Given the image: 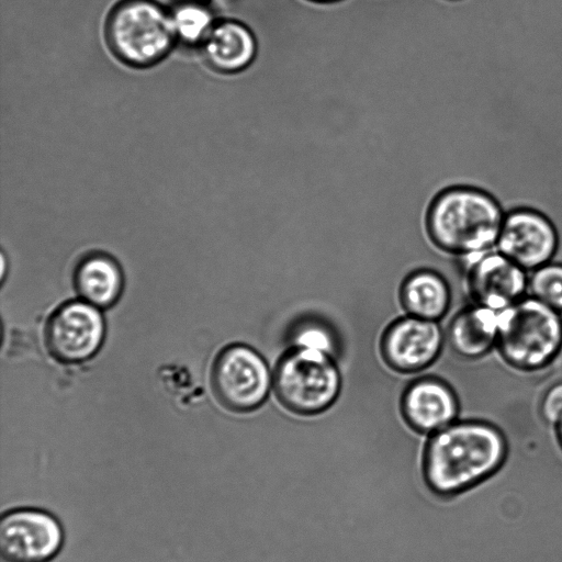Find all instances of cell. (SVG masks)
<instances>
[{"label": "cell", "mask_w": 562, "mask_h": 562, "mask_svg": "<svg viewBox=\"0 0 562 562\" xmlns=\"http://www.w3.org/2000/svg\"><path fill=\"white\" fill-rule=\"evenodd\" d=\"M507 439L501 427L481 419H458L429 435L423 465L430 488L452 495L477 484L504 462Z\"/></svg>", "instance_id": "6da1fadb"}, {"label": "cell", "mask_w": 562, "mask_h": 562, "mask_svg": "<svg viewBox=\"0 0 562 562\" xmlns=\"http://www.w3.org/2000/svg\"><path fill=\"white\" fill-rule=\"evenodd\" d=\"M505 213L491 192L474 186H453L432 199L426 229L437 248L462 258L495 248Z\"/></svg>", "instance_id": "7a4b0ae2"}, {"label": "cell", "mask_w": 562, "mask_h": 562, "mask_svg": "<svg viewBox=\"0 0 562 562\" xmlns=\"http://www.w3.org/2000/svg\"><path fill=\"white\" fill-rule=\"evenodd\" d=\"M496 349L519 371L548 367L562 349V314L527 294L501 311Z\"/></svg>", "instance_id": "3957f363"}, {"label": "cell", "mask_w": 562, "mask_h": 562, "mask_svg": "<svg viewBox=\"0 0 562 562\" xmlns=\"http://www.w3.org/2000/svg\"><path fill=\"white\" fill-rule=\"evenodd\" d=\"M272 374L279 403L299 416L325 413L341 391L334 356L317 349L293 346L279 358Z\"/></svg>", "instance_id": "277c9868"}, {"label": "cell", "mask_w": 562, "mask_h": 562, "mask_svg": "<svg viewBox=\"0 0 562 562\" xmlns=\"http://www.w3.org/2000/svg\"><path fill=\"white\" fill-rule=\"evenodd\" d=\"M106 36L120 59L135 67H146L166 56L176 32L171 15L157 2L123 0L109 15Z\"/></svg>", "instance_id": "5b68a950"}, {"label": "cell", "mask_w": 562, "mask_h": 562, "mask_svg": "<svg viewBox=\"0 0 562 562\" xmlns=\"http://www.w3.org/2000/svg\"><path fill=\"white\" fill-rule=\"evenodd\" d=\"M273 374L266 359L254 348L234 344L224 348L212 369V386L228 409L248 413L267 401Z\"/></svg>", "instance_id": "8992f818"}, {"label": "cell", "mask_w": 562, "mask_h": 562, "mask_svg": "<svg viewBox=\"0 0 562 562\" xmlns=\"http://www.w3.org/2000/svg\"><path fill=\"white\" fill-rule=\"evenodd\" d=\"M461 259L472 303L503 311L528 294V272L496 248Z\"/></svg>", "instance_id": "52a82bcc"}, {"label": "cell", "mask_w": 562, "mask_h": 562, "mask_svg": "<svg viewBox=\"0 0 562 562\" xmlns=\"http://www.w3.org/2000/svg\"><path fill=\"white\" fill-rule=\"evenodd\" d=\"M495 248L530 272L552 261L559 248V233L543 212L515 206L505 213Z\"/></svg>", "instance_id": "ba28073f"}, {"label": "cell", "mask_w": 562, "mask_h": 562, "mask_svg": "<svg viewBox=\"0 0 562 562\" xmlns=\"http://www.w3.org/2000/svg\"><path fill=\"white\" fill-rule=\"evenodd\" d=\"M443 341V333L437 322L407 315L385 328L380 340V353L393 371L418 373L436 362Z\"/></svg>", "instance_id": "9c48e42d"}, {"label": "cell", "mask_w": 562, "mask_h": 562, "mask_svg": "<svg viewBox=\"0 0 562 562\" xmlns=\"http://www.w3.org/2000/svg\"><path fill=\"white\" fill-rule=\"evenodd\" d=\"M61 544V528L45 512L14 509L0 520V554L4 562H49Z\"/></svg>", "instance_id": "30bf717a"}, {"label": "cell", "mask_w": 562, "mask_h": 562, "mask_svg": "<svg viewBox=\"0 0 562 562\" xmlns=\"http://www.w3.org/2000/svg\"><path fill=\"white\" fill-rule=\"evenodd\" d=\"M45 336L55 358L64 362H79L92 357L100 348L104 322L94 305L69 302L53 313Z\"/></svg>", "instance_id": "8fae6325"}, {"label": "cell", "mask_w": 562, "mask_h": 562, "mask_svg": "<svg viewBox=\"0 0 562 562\" xmlns=\"http://www.w3.org/2000/svg\"><path fill=\"white\" fill-rule=\"evenodd\" d=\"M400 408L411 430L429 436L458 420L460 403L446 381L437 376H422L405 387Z\"/></svg>", "instance_id": "7c38bea8"}, {"label": "cell", "mask_w": 562, "mask_h": 562, "mask_svg": "<svg viewBox=\"0 0 562 562\" xmlns=\"http://www.w3.org/2000/svg\"><path fill=\"white\" fill-rule=\"evenodd\" d=\"M501 311L472 303L451 319L447 335L452 351L465 360H476L496 348Z\"/></svg>", "instance_id": "4fadbf2b"}, {"label": "cell", "mask_w": 562, "mask_h": 562, "mask_svg": "<svg viewBox=\"0 0 562 562\" xmlns=\"http://www.w3.org/2000/svg\"><path fill=\"white\" fill-rule=\"evenodd\" d=\"M398 297L407 315L438 322L450 308L451 290L437 271L418 269L404 278Z\"/></svg>", "instance_id": "5bb4252c"}, {"label": "cell", "mask_w": 562, "mask_h": 562, "mask_svg": "<svg viewBox=\"0 0 562 562\" xmlns=\"http://www.w3.org/2000/svg\"><path fill=\"white\" fill-rule=\"evenodd\" d=\"M206 59L223 72H237L255 59L257 43L252 32L243 23L228 20L212 27L205 38Z\"/></svg>", "instance_id": "9a60e30c"}, {"label": "cell", "mask_w": 562, "mask_h": 562, "mask_svg": "<svg viewBox=\"0 0 562 562\" xmlns=\"http://www.w3.org/2000/svg\"><path fill=\"white\" fill-rule=\"evenodd\" d=\"M75 284L86 302L108 307L116 302L123 288L120 267L111 257L91 254L83 258L75 272Z\"/></svg>", "instance_id": "2e32d148"}, {"label": "cell", "mask_w": 562, "mask_h": 562, "mask_svg": "<svg viewBox=\"0 0 562 562\" xmlns=\"http://www.w3.org/2000/svg\"><path fill=\"white\" fill-rule=\"evenodd\" d=\"M176 35L184 42L196 43L207 37L212 30V13L202 3L186 1L171 14Z\"/></svg>", "instance_id": "e0dca14e"}, {"label": "cell", "mask_w": 562, "mask_h": 562, "mask_svg": "<svg viewBox=\"0 0 562 562\" xmlns=\"http://www.w3.org/2000/svg\"><path fill=\"white\" fill-rule=\"evenodd\" d=\"M528 295L562 314V263L550 261L530 271Z\"/></svg>", "instance_id": "ac0fdd59"}, {"label": "cell", "mask_w": 562, "mask_h": 562, "mask_svg": "<svg viewBox=\"0 0 562 562\" xmlns=\"http://www.w3.org/2000/svg\"><path fill=\"white\" fill-rule=\"evenodd\" d=\"M293 346L325 351L334 356L336 341L330 329L316 322H305L292 334Z\"/></svg>", "instance_id": "d6986e66"}, {"label": "cell", "mask_w": 562, "mask_h": 562, "mask_svg": "<svg viewBox=\"0 0 562 562\" xmlns=\"http://www.w3.org/2000/svg\"><path fill=\"white\" fill-rule=\"evenodd\" d=\"M540 416L543 422L555 427L562 420V381L547 389L540 402Z\"/></svg>", "instance_id": "ffe728a7"}, {"label": "cell", "mask_w": 562, "mask_h": 562, "mask_svg": "<svg viewBox=\"0 0 562 562\" xmlns=\"http://www.w3.org/2000/svg\"><path fill=\"white\" fill-rule=\"evenodd\" d=\"M557 437L562 446V420L554 427Z\"/></svg>", "instance_id": "44dd1931"}, {"label": "cell", "mask_w": 562, "mask_h": 562, "mask_svg": "<svg viewBox=\"0 0 562 562\" xmlns=\"http://www.w3.org/2000/svg\"><path fill=\"white\" fill-rule=\"evenodd\" d=\"M312 1H317V2H333V1H337V0H312Z\"/></svg>", "instance_id": "7402d4cb"}]
</instances>
